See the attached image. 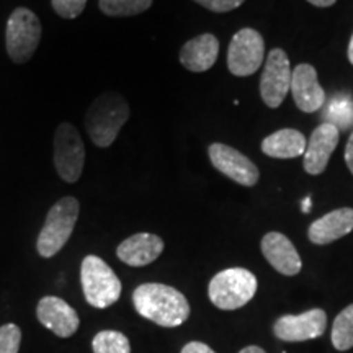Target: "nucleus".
I'll return each instance as SVG.
<instances>
[{
	"instance_id": "obj_1",
	"label": "nucleus",
	"mask_w": 353,
	"mask_h": 353,
	"mask_svg": "<svg viewBox=\"0 0 353 353\" xmlns=\"http://www.w3.org/2000/svg\"><path fill=\"white\" fill-rule=\"evenodd\" d=\"M132 304L139 316L161 327H179L190 317L187 298L169 285H139L132 293Z\"/></svg>"
},
{
	"instance_id": "obj_2",
	"label": "nucleus",
	"mask_w": 353,
	"mask_h": 353,
	"mask_svg": "<svg viewBox=\"0 0 353 353\" xmlns=\"http://www.w3.org/2000/svg\"><path fill=\"white\" fill-rule=\"evenodd\" d=\"M131 110L120 94L107 92L94 100L85 113V130L92 143L99 148H108L120 134L121 128L130 120Z\"/></svg>"
},
{
	"instance_id": "obj_3",
	"label": "nucleus",
	"mask_w": 353,
	"mask_h": 353,
	"mask_svg": "<svg viewBox=\"0 0 353 353\" xmlns=\"http://www.w3.org/2000/svg\"><path fill=\"white\" fill-rule=\"evenodd\" d=\"M79 211L81 205L74 196L61 198L51 206L37 241V250L43 259L54 257L68 244L77 224Z\"/></svg>"
},
{
	"instance_id": "obj_4",
	"label": "nucleus",
	"mask_w": 353,
	"mask_h": 353,
	"mask_svg": "<svg viewBox=\"0 0 353 353\" xmlns=\"http://www.w3.org/2000/svg\"><path fill=\"white\" fill-rule=\"evenodd\" d=\"M259 288L257 276L247 268H228L211 278L208 285L210 301L223 311L244 307L255 296Z\"/></svg>"
},
{
	"instance_id": "obj_5",
	"label": "nucleus",
	"mask_w": 353,
	"mask_h": 353,
	"mask_svg": "<svg viewBox=\"0 0 353 353\" xmlns=\"http://www.w3.org/2000/svg\"><path fill=\"white\" fill-rule=\"evenodd\" d=\"M81 281L85 301L92 307L107 309L121 296V281L112 267L97 255H87L81 265Z\"/></svg>"
},
{
	"instance_id": "obj_6",
	"label": "nucleus",
	"mask_w": 353,
	"mask_h": 353,
	"mask_svg": "<svg viewBox=\"0 0 353 353\" xmlns=\"http://www.w3.org/2000/svg\"><path fill=\"white\" fill-rule=\"evenodd\" d=\"M41 41V23L30 8L19 7L7 21L6 46L13 63L25 64L32 59Z\"/></svg>"
},
{
	"instance_id": "obj_7",
	"label": "nucleus",
	"mask_w": 353,
	"mask_h": 353,
	"mask_svg": "<svg viewBox=\"0 0 353 353\" xmlns=\"http://www.w3.org/2000/svg\"><path fill=\"white\" fill-rule=\"evenodd\" d=\"M85 164V145L77 128L70 123H61L54 134V165L61 179L76 183L81 179Z\"/></svg>"
},
{
	"instance_id": "obj_8",
	"label": "nucleus",
	"mask_w": 353,
	"mask_h": 353,
	"mask_svg": "<svg viewBox=\"0 0 353 353\" xmlns=\"http://www.w3.org/2000/svg\"><path fill=\"white\" fill-rule=\"evenodd\" d=\"M265 43L254 28H242L234 34L228 50V68L232 76L249 77L262 68Z\"/></svg>"
},
{
	"instance_id": "obj_9",
	"label": "nucleus",
	"mask_w": 353,
	"mask_h": 353,
	"mask_svg": "<svg viewBox=\"0 0 353 353\" xmlns=\"http://www.w3.org/2000/svg\"><path fill=\"white\" fill-rule=\"evenodd\" d=\"M291 74L288 54L280 48H273L265 61L260 79V97L268 108H278L291 88Z\"/></svg>"
},
{
	"instance_id": "obj_10",
	"label": "nucleus",
	"mask_w": 353,
	"mask_h": 353,
	"mask_svg": "<svg viewBox=\"0 0 353 353\" xmlns=\"http://www.w3.org/2000/svg\"><path fill=\"white\" fill-rule=\"evenodd\" d=\"M208 156L213 167L232 182L242 187H254L259 182L260 172L257 165L249 157L223 143H214L210 145Z\"/></svg>"
},
{
	"instance_id": "obj_11",
	"label": "nucleus",
	"mask_w": 353,
	"mask_h": 353,
	"mask_svg": "<svg viewBox=\"0 0 353 353\" xmlns=\"http://www.w3.org/2000/svg\"><path fill=\"white\" fill-rule=\"evenodd\" d=\"M327 327V314L324 309L314 307L293 316L286 314L275 321L273 334L283 342H306L319 339Z\"/></svg>"
},
{
	"instance_id": "obj_12",
	"label": "nucleus",
	"mask_w": 353,
	"mask_h": 353,
	"mask_svg": "<svg viewBox=\"0 0 353 353\" xmlns=\"http://www.w3.org/2000/svg\"><path fill=\"white\" fill-rule=\"evenodd\" d=\"M37 317L44 327L61 339L72 337L81 325L76 309L57 296H44L39 299Z\"/></svg>"
},
{
	"instance_id": "obj_13",
	"label": "nucleus",
	"mask_w": 353,
	"mask_h": 353,
	"mask_svg": "<svg viewBox=\"0 0 353 353\" xmlns=\"http://www.w3.org/2000/svg\"><path fill=\"white\" fill-rule=\"evenodd\" d=\"M339 130L332 123H322L312 131L304 151V170L309 175H321L327 169L330 156L339 144Z\"/></svg>"
},
{
	"instance_id": "obj_14",
	"label": "nucleus",
	"mask_w": 353,
	"mask_h": 353,
	"mask_svg": "<svg viewBox=\"0 0 353 353\" xmlns=\"http://www.w3.org/2000/svg\"><path fill=\"white\" fill-rule=\"evenodd\" d=\"M260 249L267 262L281 275L294 276L301 272L303 260L299 257L296 247L285 234L276 231L265 234L260 242Z\"/></svg>"
},
{
	"instance_id": "obj_15",
	"label": "nucleus",
	"mask_w": 353,
	"mask_h": 353,
	"mask_svg": "<svg viewBox=\"0 0 353 353\" xmlns=\"http://www.w3.org/2000/svg\"><path fill=\"white\" fill-rule=\"evenodd\" d=\"M291 94L303 113H314L322 108L325 92L317 81V72L311 64H298L291 74Z\"/></svg>"
},
{
	"instance_id": "obj_16",
	"label": "nucleus",
	"mask_w": 353,
	"mask_h": 353,
	"mask_svg": "<svg viewBox=\"0 0 353 353\" xmlns=\"http://www.w3.org/2000/svg\"><path fill=\"white\" fill-rule=\"evenodd\" d=\"M164 252V241L156 234L139 232L128 237L118 245L117 255L130 267H145Z\"/></svg>"
},
{
	"instance_id": "obj_17",
	"label": "nucleus",
	"mask_w": 353,
	"mask_h": 353,
	"mask_svg": "<svg viewBox=\"0 0 353 353\" xmlns=\"http://www.w3.org/2000/svg\"><path fill=\"white\" fill-rule=\"evenodd\" d=\"M353 231V208H339L316 219L307 229L312 244L327 245Z\"/></svg>"
},
{
	"instance_id": "obj_18",
	"label": "nucleus",
	"mask_w": 353,
	"mask_h": 353,
	"mask_svg": "<svg viewBox=\"0 0 353 353\" xmlns=\"http://www.w3.org/2000/svg\"><path fill=\"white\" fill-rule=\"evenodd\" d=\"M218 54V38L211 33H205L183 44L180 50V64L192 72H206L214 65Z\"/></svg>"
},
{
	"instance_id": "obj_19",
	"label": "nucleus",
	"mask_w": 353,
	"mask_h": 353,
	"mask_svg": "<svg viewBox=\"0 0 353 353\" xmlns=\"http://www.w3.org/2000/svg\"><path fill=\"white\" fill-rule=\"evenodd\" d=\"M307 139L301 131L293 128L275 131L262 141V152L273 159H294L306 151Z\"/></svg>"
},
{
	"instance_id": "obj_20",
	"label": "nucleus",
	"mask_w": 353,
	"mask_h": 353,
	"mask_svg": "<svg viewBox=\"0 0 353 353\" xmlns=\"http://www.w3.org/2000/svg\"><path fill=\"white\" fill-rule=\"evenodd\" d=\"M330 339L335 350L347 352L353 348V304L347 306L335 317Z\"/></svg>"
},
{
	"instance_id": "obj_21",
	"label": "nucleus",
	"mask_w": 353,
	"mask_h": 353,
	"mask_svg": "<svg viewBox=\"0 0 353 353\" xmlns=\"http://www.w3.org/2000/svg\"><path fill=\"white\" fill-rule=\"evenodd\" d=\"M94 353H131L130 339L118 330H101L92 341Z\"/></svg>"
},
{
	"instance_id": "obj_22",
	"label": "nucleus",
	"mask_w": 353,
	"mask_h": 353,
	"mask_svg": "<svg viewBox=\"0 0 353 353\" xmlns=\"http://www.w3.org/2000/svg\"><path fill=\"white\" fill-rule=\"evenodd\" d=\"M152 6V0H99L100 10L108 17L139 15Z\"/></svg>"
},
{
	"instance_id": "obj_23",
	"label": "nucleus",
	"mask_w": 353,
	"mask_h": 353,
	"mask_svg": "<svg viewBox=\"0 0 353 353\" xmlns=\"http://www.w3.org/2000/svg\"><path fill=\"white\" fill-rule=\"evenodd\" d=\"M21 330L17 324H6L0 327V353H19Z\"/></svg>"
},
{
	"instance_id": "obj_24",
	"label": "nucleus",
	"mask_w": 353,
	"mask_h": 353,
	"mask_svg": "<svg viewBox=\"0 0 353 353\" xmlns=\"http://www.w3.org/2000/svg\"><path fill=\"white\" fill-rule=\"evenodd\" d=\"M52 8L63 19H77L87 6V0H51Z\"/></svg>"
},
{
	"instance_id": "obj_25",
	"label": "nucleus",
	"mask_w": 353,
	"mask_h": 353,
	"mask_svg": "<svg viewBox=\"0 0 353 353\" xmlns=\"http://www.w3.org/2000/svg\"><path fill=\"white\" fill-rule=\"evenodd\" d=\"M193 2L200 3L201 7L208 8L211 12L226 13L234 10V8L241 7L245 0H193Z\"/></svg>"
},
{
	"instance_id": "obj_26",
	"label": "nucleus",
	"mask_w": 353,
	"mask_h": 353,
	"mask_svg": "<svg viewBox=\"0 0 353 353\" xmlns=\"http://www.w3.org/2000/svg\"><path fill=\"white\" fill-rule=\"evenodd\" d=\"M180 353H216V352L203 342H188Z\"/></svg>"
},
{
	"instance_id": "obj_27",
	"label": "nucleus",
	"mask_w": 353,
	"mask_h": 353,
	"mask_svg": "<svg viewBox=\"0 0 353 353\" xmlns=\"http://www.w3.org/2000/svg\"><path fill=\"white\" fill-rule=\"evenodd\" d=\"M345 162L348 170H350V174L353 175V132L350 134V138H348L345 145Z\"/></svg>"
},
{
	"instance_id": "obj_28",
	"label": "nucleus",
	"mask_w": 353,
	"mask_h": 353,
	"mask_svg": "<svg viewBox=\"0 0 353 353\" xmlns=\"http://www.w3.org/2000/svg\"><path fill=\"white\" fill-rule=\"evenodd\" d=\"M309 3H312L314 7H321V8H325V7H330L334 6L337 0H307Z\"/></svg>"
},
{
	"instance_id": "obj_29",
	"label": "nucleus",
	"mask_w": 353,
	"mask_h": 353,
	"mask_svg": "<svg viewBox=\"0 0 353 353\" xmlns=\"http://www.w3.org/2000/svg\"><path fill=\"white\" fill-rule=\"evenodd\" d=\"M239 353H267V352H265L263 348L257 347V345H249V347L242 348V350H241Z\"/></svg>"
},
{
	"instance_id": "obj_30",
	"label": "nucleus",
	"mask_w": 353,
	"mask_h": 353,
	"mask_svg": "<svg viewBox=\"0 0 353 353\" xmlns=\"http://www.w3.org/2000/svg\"><path fill=\"white\" fill-rule=\"evenodd\" d=\"M348 61H350V64L353 65V34L350 38V43H348Z\"/></svg>"
},
{
	"instance_id": "obj_31",
	"label": "nucleus",
	"mask_w": 353,
	"mask_h": 353,
	"mask_svg": "<svg viewBox=\"0 0 353 353\" xmlns=\"http://www.w3.org/2000/svg\"><path fill=\"white\" fill-rule=\"evenodd\" d=\"M301 208H303L304 213H309V208H311V198H306V200L303 201Z\"/></svg>"
}]
</instances>
